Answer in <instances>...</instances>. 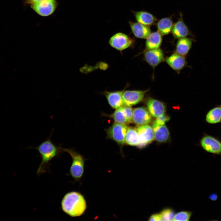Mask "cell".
Returning <instances> with one entry per match:
<instances>
[{
    "label": "cell",
    "mask_w": 221,
    "mask_h": 221,
    "mask_svg": "<svg viewBox=\"0 0 221 221\" xmlns=\"http://www.w3.org/2000/svg\"><path fill=\"white\" fill-rule=\"evenodd\" d=\"M62 211L72 217L80 216L85 213L87 205L83 195L76 191H71L66 194L61 202Z\"/></svg>",
    "instance_id": "obj_1"
},
{
    "label": "cell",
    "mask_w": 221,
    "mask_h": 221,
    "mask_svg": "<svg viewBox=\"0 0 221 221\" xmlns=\"http://www.w3.org/2000/svg\"><path fill=\"white\" fill-rule=\"evenodd\" d=\"M34 148L38 151L42 158V161L37 172V174L38 175L46 172L49 169L50 162L64 152L61 145L55 144L50 138H48L37 147Z\"/></svg>",
    "instance_id": "obj_2"
},
{
    "label": "cell",
    "mask_w": 221,
    "mask_h": 221,
    "mask_svg": "<svg viewBox=\"0 0 221 221\" xmlns=\"http://www.w3.org/2000/svg\"><path fill=\"white\" fill-rule=\"evenodd\" d=\"M64 152L71 156L72 162L70 169L69 174L75 182H79L84 172V165L85 159L83 156L76 152L73 148H64Z\"/></svg>",
    "instance_id": "obj_3"
},
{
    "label": "cell",
    "mask_w": 221,
    "mask_h": 221,
    "mask_svg": "<svg viewBox=\"0 0 221 221\" xmlns=\"http://www.w3.org/2000/svg\"><path fill=\"white\" fill-rule=\"evenodd\" d=\"M128 127L126 124L114 122L106 130L107 138L113 140L122 148L125 143Z\"/></svg>",
    "instance_id": "obj_4"
},
{
    "label": "cell",
    "mask_w": 221,
    "mask_h": 221,
    "mask_svg": "<svg viewBox=\"0 0 221 221\" xmlns=\"http://www.w3.org/2000/svg\"><path fill=\"white\" fill-rule=\"evenodd\" d=\"M134 42V40L127 35L119 32L110 37L109 43L114 48L122 51L131 46Z\"/></svg>",
    "instance_id": "obj_5"
},
{
    "label": "cell",
    "mask_w": 221,
    "mask_h": 221,
    "mask_svg": "<svg viewBox=\"0 0 221 221\" xmlns=\"http://www.w3.org/2000/svg\"><path fill=\"white\" fill-rule=\"evenodd\" d=\"M57 6L56 0H44L31 5V7L37 13L43 17L52 14Z\"/></svg>",
    "instance_id": "obj_6"
},
{
    "label": "cell",
    "mask_w": 221,
    "mask_h": 221,
    "mask_svg": "<svg viewBox=\"0 0 221 221\" xmlns=\"http://www.w3.org/2000/svg\"><path fill=\"white\" fill-rule=\"evenodd\" d=\"M149 89L144 90H124L123 99L124 106L131 107L141 102Z\"/></svg>",
    "instance_id": "obj_7"
},
{
    "label": "cell",
    "mask_w": 221,
    "mask_h": 221,
    "mask_svg": "<svg viewBox=\"0 0 221 221\" xmlns=\"http://www.w3.org/2000/svg\"><path fill=\"white\" fill-rule=\"evenodd\" d=\"M143 55L145 61L153 69L165 61L163 52L160 48L146 49Z\"/></svg>",
    "instance_id": "obj_8"
},
{
    "label": "cell",
    "mask_w": 221,
    "mask_h": 221,
    "mask_svg": "<svg viewBox=\"0 0 221 221\" xmlns=\"http://www.w3.org/2000/svg\"><path fill=\"white\" fill-rule=\"evenodd\" d=\"M136 129L139 139L138 147H144L154 140V137L153 131L151 126L148 124L138 126Z\"/></svg>",
    "instance_id": "obj_9"
},
{
    "label": "cell",
    "mask_w": 221,
    "mask_h": 221,
    "mask_svg": "<svg viewBox=\"0 0 221 221\" xmlns=\"http://www.w3.org/2000/svg\"><path fill=\"white\" fill-rule=\"evenodd\" d=\"M171 32L175 39L187 37L191 35V32L184 21L183 15L181 13H180V17L173 24Z\"/></svg>",
    "instance_id": "obj_10"
},
{
    "label": "cell",
    "mask_w": 221,
    "mask_h": 221,
    "mask_svg": "<svg viewBox=\"0 0 221 221\" xmlns=\"http://www.w3.org/2000/svg\"><path fill=\"white\" fill-rule=\"evenodd\" d=\"M146 104L147 110L152 117L157 118L165 115L166 107L162 102L149 97L147 100Z\"/></svg>",
    "instance_id": "obj_11"
},
{
    "label": "cell",
    "mask_w": 221,
    "mask_h": 221,
    "mask_svg": "<svg viewBox=\"0 0 221 221\" xmlns=\"http://www.w3.org/2000/svg\"><path fill=\"white\" fill-rule=\"evenodd\" d=\"M151 117L148 110L144 107L133 109L132 122L138 126L149 124L152 121Z\"/></svg>",
    "instance_id": "obj_12"
},
{
    "label": "cell",
    "mask_w": 221,
    "mask_h": 221,
    "mask_svg": "<svg viewBox=\"0 0 221 221\" xmlns=\"http://www.w3.org/2000/svg\"><path fill=\"white\" fill-rule=\"evenodd\" d=\"M203 148L207 152L216 154L221 153V142L210 136L203 137L200 141Z\"/></svg>",
    "instance_id": "obj_13"
},
{
    "label": "cell",
    "mask_w": 221,
    "mask_h": 221,
    "mask_svg": "<svg viewBox=\"0 0 221 221\" xmlns=\"http://www.w3.org/2000/svg\"><path fill=\"white\" fill-rule=\"evenodd\" d=\"M165 61L172 69L177 72H180L186 65L185 56L176 52L166 57Z\"/></svg>",
    "instance_id": "obj_14"
},
{
    "label": "cell",
    "mask_w": 221,
    "mask_h": 221,
    "mask_svg": "<svg viewBox=\"0 0 221 221\" xmlns=\"http://www.w3.org/2000/svg\"><path fill=\"white\" fill-rule=\"evenodd\" d=\"M123 91L104 92L108 103L112 108L116 110L124 106L122 96Z\"/></svg>",
    "instance_id": "obj_15"
},
{
    "label": "cell",
    "mask_w": 221,
    "mask_h": 221,
    "mask_svg": "<svg viewBox=\"0 0 221 221\" xmlns=\"http://www.w3.org/2000/svg\"><path fill=\"white\" fill-rule=\"evenodd\" d=\"M155 140L160 143L165 142L169 139L170 133L167 126L164 124H159L154 121L152 124Z\"/></svg>",
    "instance_id": "obj_16"
},
{
    "label": "cell",
    "mask_w": 221,
    "mask_h": 221,
    "mask_svg": "<svg viewBox=\"0 0 221 221\" xmlns=\"http://www.w3.org/2000/svg\"><path fill=\"white\" fill-rule=\"evenodd\" d=\"M131 31L137 38L146 39L151 33L149 27L138 22H129Z\"/></svg>",
    "instance_id": "obj_17"
},
{
    "label": "cell",
    "mask_w": 221,
    "mask_h": 221,
    "mask_svg": "<svg viewBox=\"0 0 221 221\" xmlns=\"http://www.w3.org/2000/svg\"><path fill=\"white\" fill-rule=\"evenodd\" d=\"M137 22L148 26L155 24L157 18L151 13L145 11L133 12Z\"/></svg>",
    "instance_id": "obj_18"
},
{
    "label": "cell",
    "mask_w": 221,
    "mask_h": 221,
    "mask_svg": "<svg viewBox=\"0 0 221 221\" xmlns=\"http://www.w3.org/2000/svg\"><path fill=\"white\" fill-rule=\"evenodd\" d=\"M173 24L172 17L162 18L155 23L157 31L162 36L168 35L171 32Z\"/></svg>",
    "instance_id": "obj_19"
},
{
    "label": "cell",
    "mask_w": 221,
    "mask_h": 221,
    "mask_svg": "<svg viewBox=\"0 0 221 221\" xmlns=\"http://www.w3.org/2000/svg\"><path fill=\"white\" fill-rule=\"evenodd\" d=\"M145 46L147 49L160 48L163 40L162 35L157 31L151 33L146 39Z\"/></svg>",
    "instance_id": "obj_20"
},
{
    "label": "cell",
    "mask_w": 221,
    "mask_h": 221,
    "mask_svg": "<svg viewBox=\"0 0 221 221\" xmlns=\"http://www.w3.org/2000/svg\"><path fill=\"white\" fill-rule=\"evenodd\" d=\"M192 38L187 37L179 39L176 46L175 52L185 56L192 47Z\"/></svg>",
    "instance_id": "obj_21"
},
{
    "label": "cell",
    "mask_w": 221,
    "mask_h": 221,
    "mask_svg": "<svg viewBox=\"0 0 221 221\" xmlns=\"http://www.w3.org/2000/svg\"><path fill=\"white\" fill-rule=\"evenodd\" d=\"M126 111L124 106L116 109L110 115H105L112 118L114 122L127 124L130 123Z\"/></svg>",
    "instance_id": "obj_22"
},
{
    "label": "cell",
    "mask_w": 221,
    "mask_h": 221,
    "mask_svg": "<svg viewBox=\"0 0 221 221\" xmlns=\"http://www.w3.org/2000/svg\"><path fill=\"white\" fill-rule=\"evenodd\" d=\"M125 143L130 146H138L139 139L136 128L128 127L125 137Z\"/></svg>",
    "instance_id": "obj_23"
},
{
    "label": "cell",
    "mask_w": 221,
    "mask_h": 221,
    "mask_svg": "<svg viewBox=\"0 0 221 221\" xmlns=\"http://www.w3.org/2000/svg\"><path fill=\"white\" fill-rule=\"evenodd\" d=\"M206 120L208 123L214 124L221 121V107H216L211 110L207 114Z\"/></svg>",
    "instance_id": "obj_24"
},
{
    "label": "cell",
    "mask_w": 221,
    "mask_h": 221,
    "mask_svg": "<svg viewBox=\"0 0 221 221\" xmlns=\"http://www.w3.org/2000/svg\"><path fill=\"white\" fill-rule=\"evenodd\" d=\"M192 215V212L189 211H181L174 215L173 221H189Z\"/></svg>",
    "instance_id": "obj_25"
},
{
    "label": "cell",
    "mask_w": 221,
    "mask_h": 221,
    "mask_svg": "<svg viewBox=\"0 0 221 221\" xmlns=\"http://www.w3.org/2000/svg\"><path fill=\"white\" fill-rule=\"evenodd\" d=\"M163 221H171L175 215L174 211L171 209L166 208L163 210L160 213Z\"/></svg>",
    "instance_id": "obj_26"
},
{
    "label": "cell",
    "mask_w": 221,
    "mask_h": 221,
    "mask_svg": "<svg viewBox=\"0 0 221 221\" xmlns=\"http://www.w3.org/2000/svg\"><path fill=\"white\" fill-rule=\"evenodd\" d=\"M149 221H163L162 216L160 213H156L152 215L149 218Z\"/></svg>",
    "instance_id": "obj_27"
},
{
    "label": "cell",
    "mask_w": 221,
    "mask_h": 221,
    "mask_svg": "<svg viewBox=\"0 0 221 221\" xmlns=\"http://www.w3.org/2000/svg\"><path fill=\"white\" fill-rule=\"evenodd\" d=\"M44 0H26L25 2L30 5L35 3H36Z\"/></svg>",
    "instance_id": "obj_28"
},
{
    "label": "cell",
    "mask_w": 221,
    "mask_h": 221,
    "mask_svg": "<svg viewBox=\"0 0 221 221\" xmlns=\"http://www.w3.org/2000/svg\"><path fill=\"white\" fill-rule=\"evenodd\" d=\"M210 198L211 200H216V199H217V196L215 194L211 195L210 196Z\"/></svg>",
    "instance_id": "obj_29"
}]
</instances>
